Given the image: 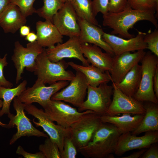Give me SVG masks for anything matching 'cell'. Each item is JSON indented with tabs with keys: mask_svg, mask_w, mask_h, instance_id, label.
<instances>
[{
	"mask_svg": "<svg viewBox=\"0 0 158 158\" xmlns=\"http://www.w3.org/2000/svg\"><path fill=\"white\" fill-rule=\"evenodd\" d=\"M155 13V10L134 9L127 4L125 8L121 11L108 12L103 15L102 24L113 29L111 34H118L120 37L129 39L135 36L129 33V30L139 21H149L158 29V21Z\"/></svg>",
	"mask_w": 158,
	"mask_h": 158,
	"instance_id": "cell-1",
	"label": "cell"
},
{
	"mask_svg": "<svg viewBox=\"0 0 158 158\" xmlns=\"http://www.w3.org/2000/svg\"><path fill=\"white\" fill-rule=\"evenodd\" d=\"M121 134L113 124L102 123L87 145L78 149V152L87 158L113 157Z\"/></svg>",
	"mask_w": 158,
	"mask_h": 158,
	"instance_id": "cell-2",
	"label": "cell"
},
{
	"mask_svg": "<svg viewBox=\"0 0 158 158\" xmlns=\"http://www.w3.org/2000/svg\"><path fill=\"white\" fill-rule=\"evenodd\" d=\"M68 65L63 59L54 63L48 58L44 48L36 59L34 72L37 77L35 82L45 85L51 84L60 80L70 81L75 74L71 71L66 70Z\"/></svg>",
	"mask_w": 158,
	"mask_h": 158,
	"instance_id": "cell-3",
	"label": "cell"
},
{
	"mask_svg": "<svg viewBox=\"0 0 158 158\" xmlns=\"http://www.w3.org/2000/svg\"><path fill=\"white\" fill-rule=\"evenodd\" d=\"M13 106L16 111L14 115L11 113L7 114L10 121L4 127L10 128L16 127L17 130L9 141V145L13 144L18 139L23 136H35L49 137L43 132L36 129L32 125L30 120L24 112L25 104L21 102L17 97L13 100Z\"/></svg>",
	"mask_w": 158,
	"mask_h": 158,
	"instance_id": "cell-4",
	"label": "cell"
},
{
	"mask_svg": "<svg viewBox=\"0 0 158 158\" xmlns=\"http://www.w3.org/2000/svg\"><path fill=\"white\" fill-rule=\"evenodd\" d=\"M94 112L81 115L69 128V136L77 150L85 146L103 123L101 116Z\"/></svg>",
	"mask_w": 158,
	"mask_h": 158,
	"instance_id": "cell-5",
	"label": "cell"
},
{
	"mask_svg": "<svg viewBox=\"0 0 158 158\" xmlns=\"http://www.w3.org/2000/svg\"><path fill=\"white\" fill-rule=\"evenodd\" d=\"M142 73L139 88L133 97L141 102H149L158 104L153 88V79L156 66L158 65V56L148 51L140 61Z\"/></svg>",
	"mask_w": 158,
	"mask_h": 158,
	"instance_id": "cell-6",
	"label": "cell"
},
{
	"mask_svg": "<svg viewBox=\"0 0 158 158\" xmlns=\"http://www.w3.org/2000/svg\"><path fill=\"white\" fill-rule=\"evenodd\" d=\"M44 48L41 47L37 41L29 42L26 47H24L18 41L14 44L13 53L11 59L16 70V84L22 78L24 69L34 72L36 65V59L43 51Z\"/></svg>",
	"mask_w": 158,
	"mask_h": 158,
	"instance_id": "cell-7",
	"label": "cell"
},
{
	"mask_svg": "<svg viewBox=\"0 0 158 158\" xmlns=\"http://www.w3.org/2000/svg\"><path fill=\"white\" fill-rule=\"evenodd\" d=\"M87 92V99L78 108V111L83 112L89 110L101 115L106 114L112 100V85L104 83L93 87L88 85Z\"/></svg>",
	"mask_w": 158,
	"mask_h": 158,
	"instance_id": "cell-8",
	"label": "cell"
},
{
	"mask_svg": "<svg viewBox=\"0 0 158 158\" xmlns=\"http://www.w3.org/2000/svg\"><path fill=\"white\" fill-rule=\"evenodd\" d=\"M25 105L24 109L27 112L37 119V122L35 121L34 119L32 121L35 126L43 128L49 137L56 143L60 152H61L63 149L64 139L69 135V128L55 124L48 117L44 110L38 109L32 104H25Z\"/></svg>",
	"mask_w": 158,
	"mask_h": 158,
	"instance_id": "cell-9",
	"label": "cell"
},
{
	"mask_svg": "<svg viewBox=\"0 0 158 158\" xmlns=\"http://www.w3.org/2000/svg\"><path fill=\"white\" fill-rule=\"evenodd\" d=\"M43 108L51 121L66 128H69L82 115L94 112L89 110L79 112L61 101L51 99Z\"/></svg>",
	"mask_w": 158,
	"mask_h": 158,
	"instance_id": "cell-10",
	"label": "cell"
},
{
	"mask_svg": "<svg viewBox=\"0 0 158 158\" xmlns=\"http://www.w3.org/2000/svg\"><path fill=\"white\" fill-rule=\"evenodd\" d=\"M68 84L69 81L60 80L46 86L35 82L32 86L26 88L17 97L24 103H37L43 107L51 99L54 94Z\"/></svg>",
	"mask_w": 158,
	"mask_h": 158,
	"instance_id": "cell-11",
	"label": "cell"
},
{
	"mask_svg": "<svg viewBox=\"0 0 158 158\" xmlns=\"http://www.w3.org/2000/svg\"><path fill=\"white\" fill-rule=\"evenodd\" d=\"M87 87L84 75L76 71L75 76L69 85L54 94L51 99L63 101L78 108L85 101Z\"/></svg>",
	"mask_w": 158,
	"mask_h": 158,
	"instance_id": "cell-12",
	"label": "cell"
},
{
	"mask_svg": "<svg viewBox=\"0 0 158 158\" xmlns=\"http://www.w3.org/2000/svg\"><path fill=\"white\" fill-rule=\"evenodd\" d=\"M79 37H69L64 43H58L51 48L45 49L48 59L56 63L64 58H76L82 63L83 65L88 66L90 63L82 53Z\"/></svg>",
	"mask_w": 158,
	"mask_h": 158,
	"instance_id": "cell-13",
	"label": "cell"
},
{
	"mask_svg": "<svg viewBox=\"0 0 158 158\" xmlns=\"http://www.w3.org/2000/svg\"><path fill=\"white\" fill-rule=\"evenodd\" d=\"M113 94L111 104L106 114L118 115L120 114H143L145 109L142 102L122 92L112 81Z\"/></svg>",
	"mask_w": 158,
	"mask_h": 158,
	"instance_id": "cell-14",
	"label": "cell"
},
{
	"mask_svg": "<svg viewBox=\"0 0 158 158\" xmlns=\"http://www.w3.org/2000/svg\"><path fill=\"white\" fill-rule=\"evenodd\" d=\"M78 17L71 2H65L53 17L52 22L62 35L79 37Z\"/></svg>",
	"mask_w": 158,
	"mask_h": 158,
	"instance_id": "cell-15",
	"label": "cell"
},
{
	"mask_svg": "<svg viewBox=\"0 0 158 158\" xmlns=\"http://www.w3.org/2000/svg\"><path fill=\"white\" fill-rule=\"evenodd\" d=\"M141 136H137L131 133L121 134L120 136L114 153L121 156L126 152L135 149H142L149 147L158 141V131L145 132Z\"/></svg>",
	"mask_w": 158,
	"mask_h": 158,
	"instance_id": "cell-16",
	"label": "cell"
},
{
	"mask_svg": "<svg viewBox=\"0 0 158 158\" xmlns=\"http://www.w3.org/2000/svg\"><path fill=\"white\" fill-rule=\"evenodd\" d=\"M145 53L144 50H142L113 56L112 68L109 72L111 81L116 84L120 83L131 69L140 62Z\"/></svg>",
	"mask_w": 158,
	"mask_h": 158,
	"instance_id": "cell-17",
	"label": "cell"
},
{
	"mask_svg": "<svg viewBox=\"0 0 158 158\" xmlns=\"http://www.w3.org/2000/svg\"><path fill=\"white\" fill-rule=\"evenodd\" d=\"M146 34L145 32L139 31L136 36L126 39L104 32L102 38L111 47L114 55L116 56L126 52L147 49V44L144 40Z\"/></svg>",
	"mask_w": 158,
	"mask_h": 158,
	"instance_id": "cell-18",
	"label": "cell"
},
{
	"mask_svg": "<svg viewBox=\"0 0 158 158\" xmlns=\"http://www.w3.org/2000/svg\"><path fill=\"white\" fill-rule=\"evenodd\" d=\"M78 21L80 31L79 37L81 44L87 43L96 45L112 56H114L111 47L102 38L104 32L100 25H94L79 17Z\"/></svg>",
	"mask_w": 158,
	"mask_h": 158,
	"instance_id": "cell-19",
	"label": "cell"
},
{
	"mask_svg": "<svg viewBox=\"0 0 158 158\" xmlns=\"http://www.w3.org/2000/svg\"><path fill=\"white\" fill-rule=\"evenodd\" d=\"M82 51L88 62L104 72L111 70L113 56L109 54L103 52L98 46L87 43L81 44Z\"/></svg>",
	"mask_w": 158,
	"mask_h": 158,
	"instance_id": "cell-20",
	"label": "cell"
},
{
	"mask_svg": "<svg viewBox=\"0 0 158 158\" xmlns=\"http://www.w3.org/2000/svg\"><path fill=\"white\" fill-rule=\"evenodd\" d=\"M37 41L43 48H51L55 44L62 43L63 36L52 22L45 20L39 21L36 23Z\"/></svg>",
	"mask_w": 158,
	"mask_h": 158,
	"instance_id": "cell-21",
	"label": "cell"
},
{
	"mask_svg": "<svg viewBox=\"0 0 158 158\" xmlns=\"http://www.w3.org/2000/svg\"><path fill=\"white\" fill-rule=\"evenodd\" d=\"M19 8L10 3L0 14V26L5 33L14 34L27 22Z\"/></svg>",
	"mask_w": 158,
	"mask_h": 158,
	"instance_id": "cell-22",
	"label": "cell"
},
{
	"mask_svg": "<svg viewBox=\"0 0 158 158\" xmlns=\"http://www.w3.org/2000/svg\"><path fill=\"white\" fill-rule=\"evenodd\" d=\"M128 113L123 114L121 116L101 115V119L103 123H109L114 126L121 134L132 133L138 126L145 114H135L132 116Z\"/></svg>",
	"mask_w": 158,
	"mask_h": 158,
	"instance_id": "cell-23",
	"label": "cell"
},
{
	"mask_svg": "<svg viewBox=\"0 0 158 158\" xmlns=\"http://www.w3.org/2000/svg\"><path fill=\"white\" fill-rule=\"evenodd\" d=\"M67 63L76 71H80L84 75L88 85L96 87L111 81L110 74L108 71L104 72L92 65L87 66L80 65L72 61Z\"/></svg>",
	"mask_w": 158,
	"mask_h": 158,
	"instance_id": "cell-24",
	"label": "cell"
},
{
	"mask_svg": "<svg viewBox=\"0 0 158 158\" xmlns=\"http://www.w3.org/2000/svg\"><path fill=\"white\" fill-rule=\"evenodd\" d=\"M144 105L145 109L144 116L137 128L131 133L138 135L142 133L158 131V104L146 102Z\"/></svg>",
	"mask_w": 158,
	"mask_h": 158,
	"instance_id": "cell-25",
	"label": "cell"
},
{
	"mask_svg": "<svg viewBox=\"0 0 158 158\" xmlns=\"http://www.w3.org/2000/svg\"><path fill=\"white\" fill-rule=\"evenodd\" d=\"M142 73L141 66L137 64L126 75L120 83L115 84L123 93L128 96L133 97L139 87Z\"/></svg>",
	"mask_w": 158,
	"mask_h": 158,
	"instance_id": "cell-26",
	"label": "cell"
},
{
	"mask_svg": "<svg viewBox=\"0 0 158 158\" xmlns=\"http://www.w3.org/2000/svg\"><path fill=\"white\" fill-rule=\"evenodd\" d=\"M27 82L24 80L17 87L12 88L0 86V99H2L3 105L0 116L10 112V106L12 101L16 97L19 96L26 89Z\"/></svg>",
	"mask_w": 158,
	"mask_h": 158,
	"instance_id": "cell-27",
	"label": "cell"
},
{
	"mask_svg": "<svg viewBox=\"0 0 158 158\" xmlns=\"http://www.w3.org/2000/svg\"><path fill=\"white\" fill-rule=\"evenodd\" d=\"M70 2L78 17L99 26L92 13V0H72Z\"/></svg>",
	"mask_w": 158,
	"mask_h": 158,
	"instance_id": "cell-28",
	"label": "cell"
},
{
	"mask_svg": "<svg viewBox=\"0 0 158 158\" xmlns=\"http://www.w3.org/2000/svg\"><path fill=\"white\" fill-rule=\"evenodd\" d=\"M43 6L37 10L36 13L45 20L52 22L54 16L61 8L64 4L59 0H44Z\"/></svg>",
	"mask_w": 158,
	"mask_h": 158,
	"instance_id": "cell-29",
	"label": "cell"
},
{
	"mask_svg": "<svg viewBox=\"0 0 158 158\" xmlns=\"http://www.w3.org/2000/svg\"><path fill=\"white\" fill-rule=\"evenodd\" d=\"M39 149L46 158H61L58 145L49 137L46 138L44 144L39 145Z\"/></svg>",
	"mask_w": 158,
	"mask_h": 158,
	"instance_id": "cell-30",
	"label": "cell"
},
{
	"mask_svg": "<svg viewBox=\"0 0 158 158\" xmlns=\"http://www.w3.org/2000/svg\"><path fill=\"white\" fill-rule=\"evenodd\" d=\"M128 4L132 8L142 10H155L156 16L158 15V5L155 0H127Z\"/></svg>",
	"mask_w": 158,
	"mask_h": 158,
	"instance_id": "cell-31",
	"label": "cell"
},
{
	"mask_svg": "<svg viewBox=\"0 0 158 158\" xmlns=\"http://www.w3.org/2000/svg\"><path fill=\"white\" fill-rule=\"evenodd\" d=\"M147 45V49L158 56V30L156 28L152 31L150 30L144 38Z\"/></svg>",
	"mask_w": 158,
	"mask_h": 158,
	"instance_id": "cell-32",
	"label": "cell"
},
{
	"mask_svg": "<svg viewBox=\"0 0 158 158\" xmlns=\"http://www.w3.org/2000/svg\"><path fill=\"white\" fill-rule=\"evenodd\" d=\"M35 0H10L11 3L17 6L26 17L36 13L37 10L33 7Z\"/></svg>",
	"mask_w": 158,
	"mask_h": 158,
	"instance_id": "cell-33",
	"label": "cell"
},
{
	"mask_svg": "<svg viewBox=\"0 0 158 158\" xmlns=\"http://www.w3.org/2000/svg\"><path fill=\"white\" fill-rule=\"evenodd\" d=\"M77 152L71 137H66L64 140L63 150L60 152L61 158H75Z\"/></svg>",
	"mask_w": 158,
	"mask_h": 158,
	"instance_id": "cell-34",
	"label": "cell"
},
{
	"mask_svg": "<svg viewBox=\"0 0 158 158\" xmlns=\"http://www.w3.org/2000/svg\"><path fill=\"white\" fill-rule=\"evenodd\" d=\"M109 0H93L92 1V12L96 17L101 13L103 15L108 12Z\"/></svg>",
	"mask_w": 158,
	"mask_h": 158,
	"instance_id": "cell-35",
	"label": "cell"
},
{
	"mask_svg": "<svg viewBox=\"0 0 158 158\" xmlns=\"http://www.w3.org/2000/svg\"><path fill=\"white\" fill-rule=\"evenodd\" d=\"M7 54H6L1 57L0 56V86L8 88H12L13 85L5 78L4 74V69L8 63L7 61Z\"/></svg>",
	"mask_w": 158,
	"mask_h": 158,
	"instance_id": "cell-36",
	"label": "cell"
},
{
	"mask_svg": "<svg viewBox=\"0 0 158 158\" xmlns=\"http://www.w3.org/2000/svg\"><path fill=\"white\" fill-rule=\"evenodd\" d=\"M127 4V0H109L108 12L121 11L125 8Z\"/></svg>",
	"mask_w": 158,
	"mask_h": 158,
	"instance_id": "cell-37",
	"label": "cell"
},
{
	"mask_svg": "<svg viewBox=\"0 0 158 158\" xmlns=\"http://www.w3.org/2000/svg\"><path fill=\"white\" fill-rule=\"evenodd\" d=\"M16 153L18 155H22L25 158H46L41 151L35 153H29L25 151L20 145L17 147Z\"/></svg>",
	"mask_w": 158,
	"mask_h": 158,
	"instance_id": "cell-38",
	"label": "cell"
},
{
	"mask_svg": "<svg viewBox=\"0 0 158 158\" xmlns=\"http://www.w3.org/2000/svg\"><path fill=\"white\" fill-rule=\"evenodd\" d=\"M154 143L150 145L149 149L142 155V158H158V147L157 145Z\"/></svg>",
	"mask_w": 158,
	"mask_h": 158,
	"instance_id": "cell-39",
	"label": "cell"
},
{
	"mask_svg": "<svg viewBox=\"0 0 158 158\" xmlns=\"http://www.w3.org/2000/svg\"><path fill=\"white\" fill-rule=\"evenodd\" d=\"M154 91L156 97L158 98V65L155 69L153 79Z\"/></svg>",
	"mask_w": 158,
	"mask_h": 158,
	"instance_id": "cell-40",
	"label": "cell"
},
{
	"mask_svg": "<svg viewBox=\"0 0 158 158\" xmlns=\"http://www.w3.org/2000/svg\"><path fill=\"white\" fill-rule=\"evenodd\" d=\"M19 30L20 35L22 37H25L30 32V27L25 25L21 26Z\"/></svg>",
	"mask_w": 158,
	"mask_h": 158,
	"instance_id": "cell-41",
	"label": "cell"
},
{
	"mask_svg": "<svg viewBox=\"0 0 158 158\" xmlns=\"http://www.w3.org/2000/svg\"><path fill=\"white\" fill-rule=\"evenodd\" d=\"M146 148H143L137 152H134L128 156L122 157V158H138L143 155V154L146 151Z\"/></svg>",
	"mask_w": 158,
	"mask_h": 158,
	"instance_id": "cell-42",
	"label": "cell"
},
{
	"mask_svg": "<svg viewBox=\"0 0 158 158\" xmlns=\"http://www.w3.org/2000/svg\"><path fill=\"white\" fill-rule=\"evenodd\" d=\"M37 36L34 31L30 32L25 37V39L29 42H33L37 41Z\"/></svg>",
	"mask_w": 158,
	"mask_h": 158,
	"instance_id": "cell-43",
	"label": "cell"
},
{
	"mask_svg": "<svg viewBox=\"0 0 158 158\" xmlns=\"http://www.w3.org/2000/svg\"><path fill=\"white\" fill-rule=\"evenodd\" d=\"M10 3V0H0V14Z\"/></svg>",
	"mask_w": 158,
	"mask_h": 158,
	"instance_id": "cell-44",
	"label": "cell"
},
{
	"mask_svg": "<svg viewBox=\"0 0 158 158\" xmlns=\"http://www.w3.org/2000/svg\"><path fill=\"white\" fill-rule=\"evenodd\" d=\"M3 105V101L1 99H0V113L1 111V108ZM6 124L3 123L0 121V126H1L2 127H4V126Z\"/></svg>",
	"mask_w": 158,
	"mask_h": 158,
	"instance_id": "cell-45",
	"label": "cell"
},
{
	"mask_svg": "<svg viewBox=\"0 0 158 158\" xmlns=\"http://www.w3.org/2000/svg\"><path fill=\"white\" fill-rule=\"evenodd\" d=\"M72 0H59V1L61 3L64 4L65 2L69 1L71 2Z\"/></svg>",
	"mask_w": 158,
	"mask_h": 158,
	"instance_id": "cell-46",
	"label": "cell"
},
{
	"mask_svg": "<svg viewBox=\"0 0 158 158\" xmlns=\"http://www.w3.org/2000/svg\"><path fill=\"white\" fill-rule=\"evenodd\" d=\"M156 2L157 5H158V0H155Z\"/></svg>",
	"mask_w": 158,
	"mask_h": 158,
	"instance_id": "cell-47",
	"label": "cell"
}]
</instances>
